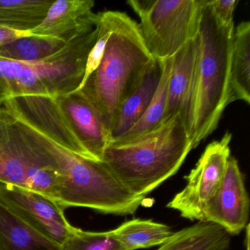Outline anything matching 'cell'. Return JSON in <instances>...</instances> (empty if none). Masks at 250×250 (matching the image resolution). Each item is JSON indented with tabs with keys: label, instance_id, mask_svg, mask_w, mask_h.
I'll return each mask as SVG.
<instances>
[{
	"label": "cell",
	"instance_id": "cell-25",
	"mask_svg": "<svg viewBox=\"0 0 250 250\" xmlns=\"http://www.w3.org/2000/svg\"><path fill=\"white\" fill-rule=\"evenodd\" d=\"M30 35H31L30 31H17V30L0 27V46L5 44L8 42H12L15 39L25 37V36H30Z\"/></svg>",
	"mask_w": 250,
	"mask_h": 250
},
{
	"label": "cell",
	"instance_id": "cell-8",
	"mask_svg": "<svg viewBox=\"0 0 250 250\" xmlns=\"http://www.w3.org/2000/svg\"><path fill=\"white\" fill-rule=\"evenodd\" d=\"M232 134L227 131L220 140L208 145L194 168L185 177L187 185L167 205L184 219L204 222V212L219 189L228 160Z\"/></svg>",
	"mask_w": 250,
	"mask_h": 250
},
{
	"label": "cell",
	"instance_id": "cell-14",
	"mask_svg": "<svg viewBox=\"0 0 250 250\" xmlns=\"http://www.w3.org/2000/svg\"><path fill=\"white\" fill-rule=\"evenodd\" d=\"M195 39L187 43L172 57L167 101L163 121L177 114L182 115L187 106L194 71Z\"/></svg>",
	"mask_w": 250,
	"mask_h": 250
},
{
	"label": "cell",
	"instance_id": "cell-1",
	"mask_svg": "<svg viewBox=\"0 0 250 250\" xmlns=\"http://www.w3.org/2000/svg\"><path fill=\"white\" fill-rule=\"evenodd\" d=\"M234 27L221 25L207 0L196 37L189 96L181 117L192 149L217 128L229 105V71Z\"/></svg>",
	"mask_w": 250,
	"mask_h": 250
},
{
	"label": "cell",
	"instance_id": "cell-2",
	"mask_svg": "<svg viewBox=\"0 0 250 250\" xmlns=\"http://www.w3.org/2000/svg\"><path fill=\"white\" fill-rule=\"evenodd\" d=\"M191 150L177 114L150 131L109 141L102 162L132 194L146 197L177 173Z\"/></svg>",
	"mask_w": 250,
	"mask_h": 250
},
{
	"label": "cell",
	"instance_id": "cell-4",
	"mask_svg": "<svg viewBox=\"0 0 250 250\" xmlns=\"http://www.w3.org/2000/svg\"><path fill=\"white\" fill-rule=\"evenodd\" d=\"M154 58L146 48L137 23L113 11V25L103 58L80 90L110 134L121 102Z\"/></svg>",
	"mask_w": 250,
	"mask_h": 250
},
{
	"label": "cell",
	"instance_id": "cell-24",
	"mask_svg": "<svg viewBox=\"0 0 250 250\" xmlns=\"http://www.w3.org/2000/svg\"><path fill=\"white\" fill-rule=\"evenodd\" d=\"M239 1L238 0H208L215 18L221 25L234 27V11Z\"/></svg>",
	"mask_w": 250,
	"mask_h": 250
},
{
	"label": "cell",
	"instance_id": "cell-7",
	"mask_svg": "<svg viewBox=\"0 0 250 250\" xmlns=\"http://www.w3.org/2000/svg\"><path fill=\"white\" fill-rule=\"evenodd\" d=\"M207 0H128L140 17L139 32L154 59L172 58L200 30Z\"/></svg>",
	"mask_w": 250,
	"mask_h": 250
},
{
	"label": "cell",
	"instance_id": "cell-18",
	"mask_svg": "<svg viewBox=\"0 0 250 250\" xmlns=\"http://www.w3.org/2000/svg\"><path fill=\"white\" fill-rule=\"evenodd\" d=\"M112 234L125 250H137L163 245L175 232L165 224L150 219H133L112 229Z\"/></svg>",
	"mask_w": 250,
	"mask_h": 250
},
{
	"label": "cell",
	"instance_id": "cell-19",
	"mask_svg": "<svg viewBox=\"0 0 250 250\" xmlns=\"http://www.w3.org/2000/svg\"><path fill=\"white\" fill-rule=\"evenodd\" d=\"M54 0H0V27L30 32L44 20Z\"/></svg>",
	"mask_w": 250,
	"mask_h": 250
},
{
	"label": "cell",
	"instance_id": "cell-13",
	"mask_svg": "<svg viewBox=\"0 0 250 250\" xmlns=\"http://www.w3.org/2000/svg\"><path fill=\"white\" fill-rule=\"evenodd\" d=\"M163 71V62L153 59L124 99L115 115L109 141L122 137L144 115L148 108Z\"/></svg>",
	"mask_w": 250,
	"mask_h": 250
},
{
	"label": "cell",
	"instance_id": "cell-17",
	"mask_svg": "<svg viewBox=\"0 0 250 250\" xmlns=\"http://www.w3.org/2000/svg\"><path fill=\"white\" fill-rule=\"evenodd\" d=\"M231 235L220 226L197 222L175 232L156 250H229Z\"/></svg>",
	"mask_w": 250,
	"mask_h": 250
},
{
	"label": "cell",
	"instance_id": "cell-12",
	"mask_svg": "<svg viewBox=\"0 0 250 250\" xmlns=\"http://www.w3.org/2000/svg\"><path fill=\"white\" fill-rule=\"evenodd\" d=\"M94 5L93 0L55 1L44 20L30 33L69 43L94 30L98 20Z\"/></svg>",
	"mask_w": 250,
	"mask_h": 250
},
{
	"label": "cell",
	"instance_id": "cell-6",
	"mask_svg": "<svg viewBox=\"0 0 250 250\" xmlns=\"http://www.w3.org/2000/svg\"><path fill=\"white\" fill-rule=\"evenodd\" d=\"M146 197L131 192L103 162L69 153L55 201L61 207H84L107 214H134Z\"/></svg>",
	"mask_w": 250,
	"mask_h": 250
},
{
	"label": "cell",
	"instance_id": "cell-11",
	"mask_svg": "<svg viewBox=\"0 0 250 250\" xmlns=\"http://www.w3.org/2000/svg\"><path fill=\"white\" fill-rule=\"evenodd\" d=\"M55 101L82 148L92 160L102 162L109 134L96 109L78 90L58 96Z\"/></svg>",
	"mask_w": 250,
	"mask_h": 250
},
{
	"label": "cell",
	"instance_id": "cell-9",
	"mask_svg": "<svg viewBox=\"0 0 250 250\" xmlns=\"http://www.w3.org/2000/svg\"><path fill=\"white\" fill-rule=\"evenodd\" d=\"M0 200L35 230L61 246L74 227L55 200L33 190L0 182Z\"/></svg>",
	"mask_w": 250,
	"mask_h": 250
},
{
	"label": "cell",
	"instance_id": "cell-3",
	"mask_svg": "<svg viewBox=\"0 0 250 250\" xmlns=\"http://www.w3.org/2000/svg\"><path fill=\"white\" fill-rule=\"evenodd\" d=\"M69 153L0 107V182L33 190L55 200Z\"/></svg>",
	"mask_w": 250,
	"mask_h": 250
},
{
	"label": "cell",
	"instance_id": "cell-21",
	"mask_svg": "<svg viewBox=\"0 0 250 250\" xmlns=\"http://www.w3.org/2000/svg\"><path fill=\"white\" fill-rule=\"evenodd\" d=\"M162 62L163 71L162 77L148 108L142 118L120 138L134 137L150 131L160 125L163 121L167 101L168 84L172 68V58L162 61Z\"/></svg>",
	"mask_w": 250,
	"mask_h": 250
},
{
	"label": "cell",
	"instance_id": "cell-5",
	"mask_svg": "<svg viewBox=\"0 0 250 250\" xmlns=\"http://www.w3.org/2000/svg\"><path fill=\"white\" fill-rule=\"evenodd\" d=\"M96 39L95 27L41 62H16L0 58V105L17 96L55 99L78 90L84 78L87 57Z\"/></svg>",
	"mask_w": 250,
	"mask_h": 250
},
{
	"label": "cell",
	"instance_id": "cell-15",
	"mask_svg": "<svg viewBox=\"0 0 250 250\" xmlns=\"http://www.w3.org/2000/svg\"><path fill=\"white\" fill-rule=\"evenodd\" d=\"M0 250H61L0 200Z\"/></svg>",
	"mask_w": 250,
	"mask_h": 250
},
{
	"label": "cell",
	"instance_id": "cell-26",
	"mask_svg": "<svg viewBox=\"0 0 250 250\" xmlns=\"http://www.w3.org/2000/svg\"><path fill=\"white\" fill-rule=\"evenodd\" d=\"M246 239L245 243L246 250H250V224L246 227Z\"/></svg>",
	"mask_w": 250,
	"mask_h": 250
},
{
	"label": "cell",
	"instance_id": "cell-16",
	"mask_svg": "<svg viewBox=\"0 0 250 250\" xmlns=\"http://www.w3.org/2000/svg\"><path fill=\"white\" fill-rule=\"evenodd\" d=\"M235 101L250 104V22L234 28L229 71V104Z\"/></svg>",
	"mask_w": 250,
	"mask_h": 250
},
{
	"label": "cell",
	"instance_id": "cell-20",
	"mask_svg": "<svg viewBox=\"0 0 250 250\" xmlns=\"http://www.w3.org/2000/svg\"><path fill=\"white\" fill-rule=\"evenodd\" d=\"M68 43L31 34L0 46V58L16 62H37L61 52Z\"/></svg>",
	"mask_w": 250,
	"mask_h": 250
},
{
	"label": "cell",
	"instance_id": "cell-22",
	"mask_svg": "<svg viewBox=\"0 0 250 250\" xmlns=\"http://www.w3.org/2000/svg\"><path fill=\"white\" fill-rule=\"evenodd\" d=\"M61 250H125L112 230L92 232L74 227L61 245Z\"/></svg>",
	"mask_w": 250,
	"mask_h": 250
},
{
	"label": "cell",
	"instance_id": "cell-10",
	"mask_svg": "<svg viewBox=\"0 0 250 250\" xmlns=\"http://www.w3.org/2000/svg\"><path fill=\"white\" fill-rule=\"evenodd\" d=\"M250 197L238 161L229 157L222 184L204 212V222L223 228L229 235L241 233L249 224Z\"/></svg>",
	"mask_w": 250,
	"mask_h": 250
},
{
	"label": "cell",
	"instance_id": "cell-23",
	"mask_svg": "<svg viewBox=\"0 0 250 250\" xmlns=\"http://www.w3.org/2000/svg\"><path fill=\"white\" fill-rule=\"evenodd\" d=\"M113 25V11H106L98 14L96 29L97 30V39L87 57L84 78L78 90L83 87L88 77L98 68L106 48V43L110 37Z\"/></svg>",
	"mask_w": 250,
	"mask_h": 250
}]
</instances>
